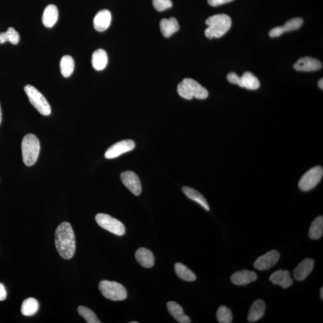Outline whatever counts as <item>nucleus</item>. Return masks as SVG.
I'll return each instance as SVG.
<instances>
[{"mask_svg": "<svg viewBox=\"0 0 323 323\" xmlns=\"http://www.w3.org/2000/svg\"><path fill=\"white\" fill-rule=\"evenodd\" d=\"M55 246L57 252L63 259H70L74 256L76 240L74 231L68 222H63L55 232Z\"/></svg>", "mask_w": 323, "mask_h": 323, "instance_id": "f257e3e1", "label": "nucleus"}, {"mask_svg": "<svg viewBox=\"0 0 323 323\" xmlns=\"http://www.w3.org/2000/svg\"><path fill=\"white\" fill-rule=\"evenodd\" d=\"M206 23L209 26L205 31L207 38L209 39L219 38L230 30L232 20L227 15L219 14L209 18Z\"/></svg>", "mask_w": 323, "mask_h": 323, "instance_id": "f03ea898", "label": "nucleus"}, {"mask_svg": "<svg viewBox=\"0 0 323 323\" xmlns=\"http://www.w3.org/2000/svg\"><path fill=\"white\" fill-rule=\"evenodd\" d=\"M177 92L182 98L191 100L194 97L199 99H205L209 96V92L192 78H185L178 85Z\"/></svg>", "mask_w": 323, "mask_h": 323, "instance_id": "7ed1b4c3", "label": "nucleus"}, {"mask_svg": "<svg viewBox=\"0 0 323 323\" xmlns=\"http://www.w3.org/2000/svg\"><path fill=\"white\" fill-rule=\"evenodd\" d=\"M23 161L28 167L33 166L38 161L40 151V144L36 135L28 134L23 137L22 141Z\"/></svg>", "mask_w": 323, "mask_h": 323, "instance_id": "20e7f679", "label": "nucleus"}, {"mask_svg": "<svg viewBox=\"0 0 323 323\" xmlns=\"http://www.w3.org/2000/svg\"><path fill=\"white\" fill-rule=\"evenodd\" d=\"M99 289L102 295L109 300L121 301L127 298V291L121 284L103 280L99 283Z\"/></svg>", "mask_w": 323, "mask_h": 323, "instance_id": "39448f33", "label": "nucleus"}, {"mask_svg": "<svg viewBox=\"0 0 323 323\" xmlns=\"http://www.w3.org/2000/svg\"><path fill=\"white\" fill-rule=\"evenodd\" d=\"M24 91L31 104L43 115L51 114V107L45 97L34 86L28 85L25 86Z\"/></svg>", "mask_w": 323, "mask_h": 323, "instance_id": "423d86ee", "label": "nucleus"}, {"mask_svg": "<svg viewBox=\"0 0 323 323\" xmlns=\"http://www.w3.org/2000/svg\"><path fill=\"white\" fill-rule=\"evenodd\" d=\"M95 220L99 227L117 236H123L125 233V228L121 222L110 215L99 213L96 215Z\"/></svg>", "mask_w": 323, "mask_h": 323, "instance_id": "0eeeda50", "label": "nucleus"}, {"mask_svg": "<svg viewBox=\"0 0 323 323\" xmlns=\"http://www.w3.org/2000/svg\"><path fill=\"white\" fill-rule=\"evenodd\" d=\"M323 175V170L322 167L312 168L302 177L299 182V188L304 191L312 190L320 182Z\"/></svg>", "mask_w": 323, "mask_h": 323, "instance_id": "6e6552de", "label": "nucleus"}, {"mask_svg": "<svg viewBox=\"0 0 323 323\" xmlns=\"http://www.w3.org/2000/svg\"><path fill=\"white\" fill-rule=\"evenodd\" d=\"M135 147L134 141L131 140L117 142L107 150L104 156L108 159L116 158L120 155L133 151Z\"/></svg>", "mask_w": 323, "mask_h": 323, "instance_id": "1a4fd4ad", "label": "nucleus"}, {"mask_svg": "<svg viewBox=\"0 0 323 323\" xmlns=\"http://www.w3.org/2000/svg\"><path fill=\"white\" fill-rule=\"evenodd\" d=\"M122 182L133 195L139 196L142 191L140 178L135 173L128 171L123 172L120 175Z\"/></svg>", "mask_w": 323, "mask_h": 323, "instance_id": "9d476101", "label": "nucleus"}, {"mask_svg": "<svg viewBox=\"0 0 323 323\" xmlns=\"http://www.w3.org/2000/svg\"><path fill=\"white\" fill-rule=\"evenodd\" d=\"M279 259V253L274 249L258 257L254 262V267L260 270L269 269L277 264Z\"/></svg>", "mask_w": 323, "mask_h": 323, "instance_id": "9b49d317", "label": "nucleus"}, {"mask_svg": "<svg viewBox=\"0 0 323 323\" xmlns=\"http://www.w3.org/2000/svg\"><path fill=\"white\" fill-rule=\"evenodd\" d=\"M323 64L321 61L314 57H302L293 65L294 69L298 72H311L321 69Z\"/></svg>", "mask_w": 323, "mask_h": 323, "instance_id": "f8f14e48", "label": "nucleus"}, {"mask_svg": "<svg viewBox=\"0 0 323 323\" xmlns=\"http://www.w3.org/2000/svg\"><path fill=\"white\" fill-rule=\"evenodd\" d=\"M303 23L304 20L301 18H293L288 20L283 27L273 28L270 31L269 35L272 38H278L285 32L298 30L303 25Z\"/></svg>", "mask_w": 323, "mask_h": 323, "instance_id": "ddd939ff", "label": "nucleus"}, {"mask_svg": "<svg viewBox=\"0 0 323 323\" xmlns=\"http://www.w3.org/2000/svg\"><path fill=\"white\" fill-rule=\"evenodd\" d=\"M314 267V261L311 259H305L299 264L294 270L293 276L297 281H304L311 274Z\"/></svg>", "mask_w": 323, "mask_h": 323, "instance_id": "4468645a", "label": "nucleus"}, {"mask_svg": "<svg viewBox=\"0 0 323 323\" xmlns=\"http://www.w3.org/2000/svg\"><path fill=\"white\" fill-rule=\"evenodd\" d=\"M257 276L255 272L248 270L236 272L230 278L231 282L236 285H246L256 282Z\"/></svg>", "mask_w": 323, "mask_h": 323, "instance_id": "2eb2a0df", "label": "nucleus"}, {"mask_svg": "<svg viewBox=\"0 0 323 323\" xmlns=\"http://www.w3.org/2000/svg\"><path fill=\"white\" fill-rule=\"evenodd\" d=\"M269 280L275 285H280L284 288H287L293 285L290 273L287 270H278L270 275Z\"/></svg>", "mask_w": 323, "mask_h": 323, "instance_id": "dca6fc26", "label": "nucleus"}, {"mask_svg": "<svg viewBox=\"0 0 323 323\" xmlns=\"http://www.w3.org/2000/svg\"><path fill=\"white\" fill-rule=\"evenodd\" d=\"M112 22L111 13L108 10H102L98 12L94 18V26L96 31H106L110 27Z\"/></svg>", "mask_w": 323, "mask_h": 323, "instance_id": "f3484780", "label": "nucleus"}, {"mask_svg": "<svg viewBox=\"0 0 323 323\" xmlns=\"http://www.w3.org/2000/svg\"><path fill=\"white\" fill-rule=\"evenodd\" d=\"M135 259L142 266L150 268L153 266L154 257L153 254L149 249L140 248L135 252Z\"/></svg>", "mask_w": 323, "mask_h": 323, "instance_id": "a211bd4d", "label": "nucleus"}, {"mask_svg": "<svg viewBox=\"0 0 323 323\" xmlns=\"http://www.w3.org/2000/svg\"><path fill=\"white\" fill-rule=\"evenodd\" d=\"M58 19V10L56 6L50 4L44 10L42 22L47 28L53 27Z\"/></svg>", "mask_w": 323, "mask_h": 323, "instance_id": "6ab92c4d", "label": "nucleus"}, {"mask_svg": "<svg viewBox=\"0 0 323 323\" xmlns=\"http://www.w3.org/2000/svg\"><path fill=\"white\" fill-rule=\"evenodd\" d=\"M266 305L262 300H257L252 304L248 314V321L254 323L261 320L265 314Z\"/></svg>", "mask_w": 323, "mask_h": 323, "instance_id": "aec40b11", "label": "nucleus"}, {"mask_svg": "<svg viewBox=\"0 0 323 323\" xmlns=\"http://www.w3.org/2000/svg\"><path fill=\"white\" fill-rule=\"evenodd\" d=\"M237 85L241 88L254 91L260 88L261 83L255 76L250 72H246L244 73L242 77L239 78Z\"/></svg>", "mask_w": 323, "mask_h": 323, "instance_id": "412c9836", "label": "nucleus"}, {"mask_svg": "<svg viewBox=\"0 0 323 323\" xmlns=\"http://www.w3.org/2000/svg\"><path fill=\"white\" fill-rule=\"evenodd\" d=\"M167 308L171 316L180 323H190V318L184 314L183 309L179 304L175 302H169L167 304Z\"/></svg>", "mask_w": 323, "mask_h": 323, "instance_id": "4be33fe9", "label": "nucleus"}, {"mask_svg": "<svg viewBox=\"0 0 323 323\" xmlns=\"http://www.w3.org/2000/svg\"><path fill=\"white\" fill-rule=\"evenodd\" d=\"M161 32L165 38H170L180 29V25L175 18L164 19L160 23Z\"/></svg>", "mask_w": 323, "mask_h": 323, "instance_id": "5701e85b", "label": "nucleus"}, {"mask_svg": "<svg viewBox=\"0 0 323 323\" xmlns=\"http://www.w3.org/2000/svg\"><path fill=\"white\" fill-rule=\"evenodd\" d=\"M108 64V56L103 49H98L94 52L92 57V64L95 70L101 71L105 69Z\"/></svg>", "mask_w": 323, "mask_h": 323, "instance_id": "b1692460", "label": "nucleus"}, {"mask_svg": "<svg viewBox=\"0 0 323 323\" xmlns=\"http://www.w3.org/2000/svg\"><path fill=\"white\" fill-rule=\"evenodd\" d=\"M182 191L188 198L197 202L201 207H203L206 211H209L210 209L208 202L199 191L196 190L195 189L189 187H183Z\"/></svg>", "mask_w": 323, "mask_h": 323, "instance_id": "393cba45", "label": "nucleus"}, {"mask_svg": "<svg viewBox=\"0 0 323 323\" xmlns=\"http://www.w3.org/2000/svg\"><path fill=\"white\" fill-rule=\"evenodd\" d=\"M175 272L177 276L186 282H192L196 280L195 274L185 265L177 263L175 265Z\"/></svg>", "mask_w": 323, "mask_h": 323, "instance_id": "a878e982", "label": "nucleus"}, {"mask_svg": "<svg viewBox=\"0 0 323 323\" xmlns=\"http://www.w3.org/2000/svg\"><path fill=\"white\" fill-rule=\"evenodd\" d=\"M38 302L36 299L30 298L23 302L21 306V312L25 316H33L38 312Z\"/></svg>", "mask_w": 323, "mask_h": 323, "instance_id": "bb28decb", "label": "nucleus"}, {"mask_svg": "<svg viewBox=\"0 0 323 323\" xmlns=\"http://www.w3.org/2000/svg\"><path fill=\"white\" fill-rule=\"evenodd\" d=\"M60 69L64 77H69L75 70V61L73 57L69 55L63 57L60 62Z\"/></svg>", "mask_w": 323, "mask_h": 323, "instance_id": "cd10ccee", "label": "nucleus"}, {"mask_svg": "<svg viewBox=\"0 0 323 323\" xmlns=\"http://www.w3.org/2000/svg\"><path fill=\"white\" fill-rule=\"evenodd\" d=\"M323 233V217L316 218L312 223L309 228V236L312 240H318L322 237Z\"/></svg>", "mask_w": 323, "mask_h": 323, "instance_id": "c85d7f7f", "label": "nucleus"}, {"mask_svg": "<svg viewBox=\"0 0 323 323\" xmlns=\"http://www.w3.org/2000/svg\"><path fill=\"white\" fill-rule=\"evenodd\" d=\"M19 40V34L14 28L10 27L6 32L0 33V44L10 42L13 44H17Z\"/></svg>", "mask_w": 323, "mask_h": 323, "instance_id": "c756f323", "label": "nucleus"}, {"mask_svg": "<svg viewBox=\"0 0 323 323\" xmlns=\"http://www.w3.org/2000/svg\"><path fill=\"white\" fill-rule=\"evenodd\" d=\"M78 314L83 318L88 323H100L95 314L91 309L85 306H80L78 307Z\"/></svg>", "mask_w": 323, "mask_h": 323, "instance_id": "7c9ffc66", "label": "nucleus"}, {"mask_svg": "<svg viewBox=\"0 0 323 323\" xmlns=\"http://www.w3.org/2000/svg\"><path fill=\"white\" fill-rule=\"evenodd\" d=\"M217 319L220 323L232 322L233 316L230 310L225 306H221L217 310Z\"/></svg>", "mask_w": 323, "mask_h": 323, "instance_id": "2f4dec72", "label": "nucleus"}, {"mask_svg": "<svg viewBox=\"0 0 323 323\" xmlns=\"http://www.w3.org/2000/svg\"><path fill=\"white\" fill-rule=\"evenodd\" d=\"M155 9L159 12L165 11L172 6L171 0H153Z\"/></svg>", "mask_w": 323, "mask_h": 323, "instance_id": "473e14b6", "label": "nucleus"}, {"mask_svg": "<svg viewBox=\"0 0 323 323\" xmlns=\"http://www.w3.org/2000/svg\"><path fill=\"white\" fill-rule=\"evenodd\" d=\"M233 1V0H208V2L210 6L217 7Z\"/></svg>", "mask_w": 323, "mask_h": 323, "instance_id": "72a5a7b5", "label": "nucleus"}, {"mask_svg": "<svg viewBox=\"0 0 323 323\" xmlns=\"http://www.w3.org/2000/svg\"><path fill=\"white\" fill-rule=\"evenodd\" d=\"M7 298L6 288L2 284L0 283V301H3Z\"/></svg>", "mask_w": 323, "mask_h": 323, "instance_id": "f704fd0d", "label": "nucleus"}, {"mask_svg": "<svg viewBox=\"0 0 323 323\" xmlns=\"http://www.w3.org/2000/svg\"><path fill=\"white\" fill-rule=\"evenodd\" d=\"M319 88L321 89H323V78H321L319 81Z\"/></svg>", "mask_w": 323, "mask_h": 323, "instance_id": "c9c22d12", "label": "nucleus"}, {"mask_svg": "<svg viewBox=\"0 0 323 323\" xmlns=\"http://www.w3.org/2000/svg\"><path fill=\"white\" fill-rule=\"evenodd\" d=\"M1 121H2V111H1V105H0V125H1Z\"/></svg>", "mask_w": 323, "mask_h": 323, "instance_id": "e433bc0d", "label": "nucleus"}, {"mask_svg": "<svg viewBox=\"0 0 323 323\" xmlns=\"http://www.w3.org/2000/svg\"><path fill=\"white\" fill-rule=\"evenodd\" d=\"M320 297H321V298L323 300V288L322 287L321 290H320Z\"/></svg>", "mask_w": 323, "mask_h": 323, "instance_id": "4c0bfd02", "label": "nucleus"}, {"mask_svg": "<svg viewBox=\"0 0 323 323\" xmlns=\"http://www.w3.org/2000/svg\"><path fill=\"white\" fill-rule=\"evenodd\" d=\"M130 323H138V322H130Z\"/></svg>", "mask_w": 323, "mask_h": 323, "instance_id": "58836bf2", "label": "nucleus"}]
</instances>
